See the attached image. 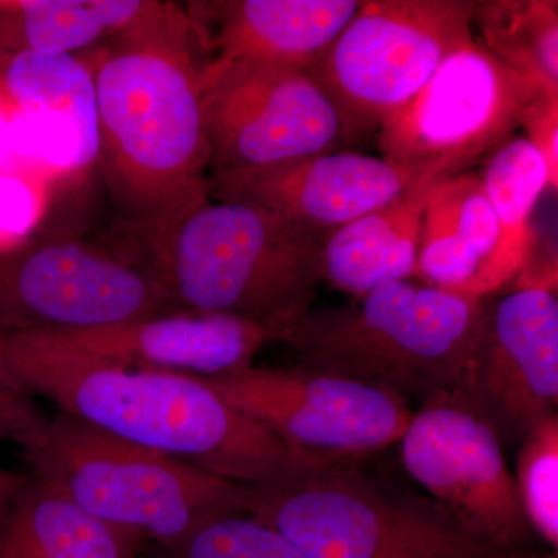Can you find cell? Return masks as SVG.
Returning a JSON list of instances; mask_svg holds the SVG:
<instances>
[{
    "mask_svg": "<svg viewBox=\"0 0 558 558\" xmlns=\"http://www.w3.org/2000/svg\"><path fill=\"white\" fill-rule=\"evenodd\" d=\"M117 38L95 72L98 161L117 216L156 245L209 201L202 73L211 57L171 2Z\"/></svg>",
    "mask_w": 558,
    "mask_h": 558,
    "instance_id": "6da1fadb",
    "label": "cell"
},
{
    "mask_svg": "<svg viewBox=\"0 0 558 558\" xmlns=\"http://www.w3.org/2000/svg\"><path fill=\"white\" fill-rule=\"evenodd\" d=\"M0 359L33 398L219 478L269 486L329 465L290 450L202 377L117 365L43 332L0 333Z\"/></svg>",
    "mask_w": 558,
    "mask_h": 558,
    "instance_id": "7a4b0ae2",
    "label": "cell"
},
{
    "mask_svg": "<svg viewBox=\"0 0 558 558\" xmlns=\"http://www.w3.org/2000/svg\"><path fill=\"white\" fill-rule=\"evenodd\" d=\"M326 234L209 199L153 245V269L179 307L252 319L279 341L312 311Z\"/></svg>",
    "mask_w": 558,
    "mask_h": 558,
    "instance_id": "3957f363",
    "label": "cell"
},
{
    "mask_svg": "<svg viewBox=\"0 0 558 558\" xmlns=\"http://www.w3.org/2000/svg\"><path fill=\"white\" fill-rule=\"evenodd\" d=\"M486 312L484 299L405 279L357 304L311 311L279 343L301 365L425 400L459 391Z\"/></svg>",
    "mask_w": 558,
    "mask_h": 558,
    "instance_id": "277c9868",
    "label": "cell"
},
{
    "mask_svg": "<svg viewBox=\"0 0 558 558\" xmlns=\"http://www.w3.org/2000/svg\"><path fill=\"white\" fill-rule=\"evenodd\" d=\"M31 475L84 512L171 548L208 521L244 512L245 484L219 478L159 451L109 435L58 411L38 446L25 451Z\"/></svg>",
    "mask_w": 558,
    "mask_h": 558,
    "instance_id": "5b68a950",
    "label": "cell"
},
{
    "mask_svg": "<svg viewBox=\"0 0 558 558\" xmlns=\"http://www.w3.org/2000/svg\"><path fill=\"white\" fill-rule=\"evenodd\" d=\"M244 512L307 558H517L472 537L432 498L384 486L354 462L248 486Z\"/></svg>",
    "mask_w": 558,
    "mask_h": 558,
    "instance_id": "8992f818",
    "label": "cell"
},
{
    "mask_svg": "<svg viewBox=\"0 0 558 558\" xmlns=\"http://www.w3.org/2000/svg\"><path fill=\"white\" fill-rule=\"evenodd\" d=\"M475 0H363L310 72L349 142L379 131L454 51L475 43Z\"/></svg>",
    "mask_w": 558,
    "mask_h": 558,
    "instance_id": "52a82bcc",
    "label": "cell"
},
{
    "mask_svg": "<svg viewBox=\"0 0 558 558\" xmlns=\"http://www.w3.org/2000/svg\"><path fill=\"white\" fill-rule=\"evenodd\" d=\"M539 95L545 92L475 40L447 57L428 83L381 124L377 146L385 160L417 174H462L515 137Z\"/></svg>",
    "mask_w": 558,
    "mask_h": 558,
    "instance_id": "ba28073f",
    "label": "cell"
},
{
    "mask_svg": "<svg viewBox=\"0 0 558 558\" xmlns=\"http://www.w3.org/2000/svg\"><path fill=\"white\" fill-rule=\"evenodd\" d=\"M178 307L153 267L89 242L51 238L0 247V333L81 332Z\"/></svg>",
    "mask_w": 558,
    "mask_h": 558,
    "instance_id": "9c48e42d",
    "label": "cell"
},
{
    "mask_svg": "<svg viewBox=\"0 0 558 558\" xmlns=\"http://www.w3.org/2000/svg\"><path fill=\"white\" fill-rule=\"evenodd\" d=\"M202 109L213 172L274 167L336 153L349 140L339 109L310 69L209 60Z\"/></svg>",
    "mask_w": 558,
    "mask_h": 558,
    "instance_id": "30bf717a",
    "label": "cell"
},
{
    "mask_svg": "<svg viewBox=\"0 0 558 558\" xmlns=\"http://www.w3.org/2000/svg\"><path fill=\"white\" fill-rule=\"evenodd\" d=\"M204 380L290 450L326 464L355 462L395 446L413 416L400 396L304 365L250 366Z\"/></svg>",
    "mask_w": 558,
    "mask_h": 558,
    "instance_id": "8fae6325",
    "label": "cell"
},
{
    "mask_svg": "<svg viewBox=\"0 0 558 558\" xmlns=\"http://www.w3.org/2000/svg\"><path fill=\"white\" fill-rule=\"evenodd\" d=\"M398 444L407 473L472 537L506 554L526 542L501 439L459 392L422 400Z\"/></svg>",
    "mask_w": 558,
    "mask_h": 558,
    "instance_id": "7c38bea8",
    "label": "cell"
},
{
    "mask_svg": "<svg viewBox=\"0 0 558 558\" xmlns=\"http://www.w3.org/2000/svg\"><path fill=\"white\" fill-rule=\"evenodd\" d=\"M459 395L506 442H521L558 407L557 293L517 289L487 304Z\"/></svg>",
    "mask_w": 558,
    "mask_h": 558,
    "instance_id": "4fadbf2b",
    "label": "cell"
},
{
    "mask_svg": "<svg viewBox=\"0 0 558 558\" xmlns=\"http://www.w3.org/2000/svg\"><path fill=\"white\" fill-rule=\"evenodd\" d=\"M421 178L384 157L336 150L274 167L213 172L208 185L209 199L255 205L329 233L384 207Z\"/></svg>",
    "mask_w": 558,
    "mask_h": 558,
    "instance_id": "5bb4252c",
    "label": "cell"
},
{
    "mask_svg": "<svg viewBox=\"0 0 558 558\" xmlns=\"http://www.w3.org/2000/svg\"><path fill=\"white\" fill-rule=\"evenodd\" d=\"M49 336L117 365L204 379L250 368L260 349L274 341L252 319L183 307L108 328Z\"/></svg>",
    "mask_w": 558,
    "mask_h": 558,
    "instance_id": "9a60e30c",
    "label": "cell"
},
{
    "mask_svg": "<svg viewBox=\"0 0 558 558\" xmlns=\"http://www.w3.org/2000/svg\"><path fill=\"white\" fill-rule=\"evenodd\" d=\"M359 0H223L190 3L213 60L310 69L360 9Z\"/></svg>",
    "mask_w": 558,
    "mask_h": 558,
    "instance_id": "2e32d148",
    "label": "cell"
},
{
    "mask_svg": "<svg viewBox=\"0 0 558 558\" xmlns=\"http://www.w3.org/2000/svg\"><path fill=\"white\" fill-rule=\"evenodd\" d=\"M501 231L483 180L462 172L433 189L422 220L414 277L424 284L486 299L506 284Z\"/></svg>",
    "mask_w": 558,
    "mask_h": 558,
    "instance_id": "e0dca14e",
    "label": "cell"
},
{
    "mask_svg": "<svg viewBox=\"0 0 558 558\" xmlns=\"http://www.w3.org/2000/svg\"><path fill=\"white\" fill-rule=\"evenodd\" d=\"M0 81L33 128L43 131L47 160L80 170L98 160L95 73L72 53L13 54L0 61Z\"/></svg>",
    "mask_w": 558,
    "mask_h": 558,
    "instance_id": "ac0fdd59",
    "label": "cell"
},
{
    "mask_svg": "<svg viewBox=\"0 0 558 558\" xmlns=\"http://www.w3.org/2000/svg\"><path fill=\"white\" fill-rule=\"evenodd\" d=\"M442 179L424 175L384 207L329 231L322 252L323 279L363 296L380 286L413 278L425 208Z\"/></svg>",
    "mask_w": 558,
    "mask_h": 558,
    "instance_id": "d6986e66",
    "label": "cell"
},
{
    "mask_svg": "<svg viewBox=\"0 0 558 558\" xmlns=\"http://www.w3.org/2000/svg\"><path fill=\"white\" fill-rule=\"evenodd\" d=\"M143 542L33 475L0 515V558H137Z\"/></svg>",
    "mask_w": 558,
    "mask_h": 558,
    "instance_id": "ffe728a7",
    "label": "cell"
},
{
    "mask_svg": "<svg viewBox=\"0 0 558 558\" xmlns=\"http://www.w3.org/2000/svg\"><path fill=\"white\" fill-rule=\"evenodd\" d=\"M156 0H0V61L61 54L117 38L163 9Z\"/></svg>",
    "mask_w": 558,
    "mask_h": 558,
    "instance_id": "44dd1931",
    "label": "cell"
},
{
    "mask_svg": "<svg viewBox=\"0 0 558 558\" xmlns=\"http://www.w3.org/2000/svg\"><path fill=\"white\" fill-rule=\"evenodd\" d=\"M472 25L478 43L529 84L558 95V3L556 0L476 2Z\"/></svg>",
    "mask_w": 558,
    "mask_h": 558,
    "instance_id": "7402d4cb",
    "label": "cell"
},
{
    "mask_svg": "<svg viewBox=\"0 0 558 558\" xmlns=\"http://www.w3.org/2000/svg\"><path fill=\"white\" fill-rule=\"evenodd\" d=\"M481 180L501 231L499 266L508 284L519 277L531 255L529 219L548 189V170L526 137H512L492 150Z\"/></svg>",
    "mask_w": 558,
    "mask_h": 558,
    "instance_id": "603a6c76",
    "label": "cell"
},
{
    "mask_svg": "<svg viewBox=\"0 0 558 558\" xmlns=\"http://www.w3.org/2000/svg\"><path fill=\"white\" fill-rule=\"evenodd\" d=\"M154 558H307L277 529L245 512L208 521Z\"/></svg>",
    "mask_w": 558,
    "mask_h": 558,
    "instance_id": "cb8c5ba5",
    "label": "cell"
},
{
    "mask_svg": "<svg viewBox=\"0 0 558 558\" xmlns=\"http://www.w3.org/2000/svg\"><path fill=\"white\" fill-rule=\"evenodd\" d=\"M529 526L550 546L558 545V417L546 418L521 440L517 472Z\"/></svg>",
    "mask_w": 558,
    "mask_h": 558,
    "instance_id": "d4e9b609",
    "label": "cell"
},
{
    "mask_svg": "<svg viewBox=\"0 0 558 558\" xmlns=\"http://www.w3.org/2000/svg\"><path fill=\"white\" fill-rule=\"evenodd\" d=\"M49 418L36 405V400L0 359V440L16 444L22 453L38 446Z\"/></svg>",
    "mask_w": 558,
    "mask_h": 558,
    "instance_id": "484cf974",
    "label": "cell"
},
{
    "mask_svg": "<svg viewBox=\"0 0 558 558\" xmlns=\"http://www.w3.org/2000/svg\"><path fill=\"white\" fill-rule=\"evenodd\" d=\"M527 140L542 154L548 170V189L557 190L558 185V97L539 95L532 102L523 126Z\"/></svg>",
    "mask_w": 558,
    "mask_h": 558,
    "instance_id": "4316f807",
    "label": "cell"
},
{
    "mask_svg": "<svg viewBox=\"0 0 558 558\" xmlns=\"http://www.w3.org/2000/svg\"><path fill=\"white\" fill-rule=\"evenodd\" d=\"M35 215L31 186L17 179L0 178V240L20 236L32 226Z\"/></svg>",
    "mask_w": 558,
    "mask_h": 558,
    "instance_id": "83f0119b",
    "label": "cell"
},
{
    "mask_svg": "<svg viewBox=\"0 0 558 558\" xmlns=\"http://www.w3.org/2000/svg\"><path fill=\"white\" fill-rule=\"evenodd\" d=\"M27 476L10 472L0 464V515L9 508L17 492L24 486Z\"/></svg>",
    "mask_w": 558,
    "mask_h": 558,
    "instance_id": "f1b7e54d",
    "label": "cell"
},
{
    "mask_svg": "<svg viewBox=\"0 0 558 558\" xmlns=\"http://www.w3.org/2000/svg\"><path fill=\"white\" fill-rule=\"evenodd\" d=\"M543 558H557L556 554L554 556L543 557Z\"/></svg>",
    "mask_w": 558,
    "mask_h": 558,
    "instance_id": "f546056e",
    "label": "cell"
}]
</instances>
